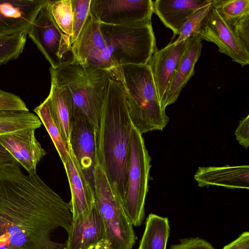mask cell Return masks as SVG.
<instances>
[{
	"label": "cell",
	"mask_w": 249,
	"mask_h": 249,
	"mask_svg": "<svg viewBox=\"0 0 249 249\" xmlns=\"http://www.w3.org/2000/svg\"><path fill=\"white\" fill-rule=\"evenodd\" d=\"M72 222L70 203L36 172L24 174L16 160L0 164V249H58L51 233H68Z\"/></svg>",
	"instance_id": "1"
},
{
	"label": "cell",
	"mask_w": 249,
	"mask_h": 249,
	"mask_svg": "<svg viewBox=\"0 0 249 249\" xmlns=\"http://www.w3.org/2000/svg\"><path fill=\"white\" fill-rule=\"evenodd\" d=\"M133 126L123 85L117 74L112 71L96 129V163L105 172L113 191L122 202L127 187Z\"/></svg>",
	"instance_id": "2"
},
{
	"label": "cell",
	"mask_w": 249,
	"mask_h": 249,
	"mask_svg": "<svg viewBox=\"0 0 249 249\" xmlns=\"http://www.w3.org/2000/svg\"><path fill=\"white\" fill-rule=\"evenodd\" d=\"M50 71L51 79L63 87L69 95L72 118L83 115L96 129L112 71L86 66L75 61L55 69L51 67Z\"/></svg>",
	"instance_id": "3"
},
{
	"label": "cell",
	"mask_w": 249,
	"mask_h": 249,
	"mask_svg": "<svg viewBox=\"0 0 249 249\" xmlns=\"http://www.w3.org/2000/svg\"><path fill=\"white\" fill-rule=\"evenodd\" d=\"M130 120L142 134L162 131L169 118L161 106L151 71L146 65H126L118 67Z\"/></svg>",
	"instance_id": "4"
},
{
	"label": "cell",
	"mask_w": 249,
	"mask_h": 249,
	"mask_svg": "<svg viewBox=\"0 0 249 249\" xmlns=\"http://www.w3.org/2000/svg\"><path fill=\"white\" fill-rule=\"evenodd\" d=\"M106 45L104 69L110 71L126 65H146L157 50L151 22L113 25L100 22Z\"/></svg>",
	"instance_id": "5"
},
{
	"label": "cell",
	"mask_w": 249,
	"mask_h": 249,
	"mask_svg": "<svg viewBox=\"0 0 249 249\" xmlns=\"http://www.w3.org/2000/svg\"><path fill=\"white\" fill-rule=\"evenodd\" d=\"M94 205L103 221L106 240L110 249H132L135 243L133 225L122 202L114 192L107 177L96 163L93 172Z\"/></svg>",
	"instance_id": "6"
},
{
	"label": "cell",
	"mask_w": 249,
	"mask_h": 249,
	"mask_svg": "<svg viewBox=\"0 0 249 249\" xmlns=\"http://www.w3.org/2000/svg\"><path fill=\"white\" fill-rule=\"evenodd\" d=\"M151 161L142 134L133 126L128 161L127 187L122 202L133 226H140L144 218L145 200L150 178Z\"/></svg>",
	"instance_id": "7"
},
{
	"label": "cell",
	"mask_w": 249,
	"mask_h": 249,
	"mask_svg": "<svg viewBox=\"0 0 249 249\" xmlns=\"http://www.w3.org/2000/svg\"><path fill=\"white\" fill-rule=\"evenodd\" d=\"M50 0L42 6L27 35L53 69L74 61L71 38L58 27L51 13Z\"/></svg>",
	"instance_id": "8"
},
{
	"label": "cell",
	"mask_w": 249,
	"mask_h": 249,
	"mask_svg": "<svg viewBox=\"0 0 249 249\" xmlns=\"http://www.w3.org/2000/svg\"><path fill=\"white\" fill-rule=\"evenodd\" d=\"M151 0H90L89 13L99 22L113 25L151 22Z\"/></svg>",
	"instance_id": "9"
},
{
	"label": "cell",
	"mask_w": 249,
	"mask_h": 249,
	"mask_svg": "<svg viewBox=\"0 0 249 249\" xmlns=\"http://www.w3.org/2000/svg\"><path fill=\"white\" fill-rule=\"evenodd\" d=\"M197 36L216 44L232 61L243 67L249 64V51L213 6L202 20Z\"/></svg>",
	"instance_id": "10"
},
{
	"label": "cell",
	"mask_w": 249,
	"mask_h": 249,
	"mask_svg": "<svg viewBox=\"0 0 249 249\" xmlns=\"http://www.w3.org/2000/svg\"><path fill=\"white\" fill-rule=\"evenodd\" d=\"M69 146L94 188L93 172L96 164V128L83 115L72 118Z\"/></svg>",
	"instance_id": "11"
},
{
	"label": "cell",
	"mask_w": 249,
	"mask_h": 249,
	"mask_svg": "<svg viewBox=\"0 0 249 249\" xmlns=\"http://www.w3.org/2000/svg\"><path fill=\"white\" fill-rule=\"evenodd\" d=\"M106 49L100 22L89 12L76 40L71 44L74 61L86 66L104 69L102 56Z\"/></svg>",
	"instance_id": "12"
},
{
	"label": "cell",
	"mask_w": 249,
	"mask_h": 249,
	"mask_svg": "<svg viewBox=\"0 0 249 249\" xmlns=\"http://www.w3.org/2000/svg\"><path fill=\"white\" fill-rule=\"evenodd\" d=\"M48 0H0V35L28 32Z\"/></svg>",
	"instance_id": "13"
},
{
	"label": "cell",
	"mask_w": 249,
	"mask_h": 249,
	"mask_svg": "<svg viewBox=\"0 0 249 249\" xmlns=\"http://www.w3.org/2000/svg\"><path fill=\"white\" fill-rule=\"evenodd\" d=\"M36 129L26 128L0 135V143L28 173L36 172L37 165L46 154L36 138Z\"/></svg>",
	"instance_id": "14"
},
{
	"label": "cell",
	"mask_w": 249,
	"mask_h": 249,
	"mask_svg": "<svg viewBox=\"0 0 249 249\" xmlns=\"http://www.w3.org/2000/svg\"><path fill=\"white\" fill-rule=\"evenodd\" d=\"M64 249H92L106 239L103 221L94 206L72 220Z\"/></svg>",
	"instance_id": "15"
},
{
	"label": "cell",
	"mask_w": 249,
	"mask_h": 249,
	"mask_svg": "<svg viewBox=\"0 0 249 249\" xmlns=\"http://www.w3.org/2000/svg\"><path fill=\"white\" fill-rule=\"evenodd\" d=\"M67 159L63 162L70 184L71 200L69 202L72 220L94 206V188L82 170L73 153L69 146Z\"/></svg>",
	"instance_id": "16"
},
{
	"label": "cell",
	"mask_w": 249,
	"mask_h": 249,
	"mask_svg": "<svg viewBox=\"0 0 249 249\" xmlns=\"http://www.w3.org/2000/svg\"><path fill=\"white\" fill-rule=\"evenodd\" d=\"M188 42V39L176 45L169 43L164 48L157 49L147 63L160 104Z\"/></svg>",
	"instance_id": "17"
},
{
	"label": "cell",
	"mask_w": 249,
	"mask_h": 249,
	"mask_svg": "<svg viewBox=\"0 0 249 249\" xmlns=\"http://www.w3.org/2000/svg\"><path fill=\"white\" fill-rule=\"evenodd\" d=\"M202 39L198 36L188 38L186 48L170 79L161 105L166 107L174 103L183 88L195 73V65L202 48Z\"/></svg>",
	"instance_id": "18"
},
{
	"label": "cell",
	"mask_w": 249,
	"mask_h": 249,
	"mask_svg": "<svg viewBox=\"0 0 249 249\" xmlns=\"http://www.w3.org/2000/svg\"><path fill=\"white\" fill-rule=\"evenodd\" d=\"M194 179L199 187L223 186L229 188H249V166L198 167Z\"/></svg>",
	"instance_id": "19"
},
{
	"label": "cell",
	"mask_w": 249,
	"mask_h": 249,
	"mask_svg": "<svg viewBox=\"0 0 249 249\" xmlns=\"http://www.w3.org/2000/svg\"><path fill=\"white\" fill-rule=\"evenodd\" d=\"M213 1L156 0L153 1V13L158 16L166 27L172 31V41L179 34L182 26L190 16L198 9L212 3Z\"/></svg>",
	"instance_id": "20"
},
{
	"label": "cell",
	"mask_w": 249,
	"mask_h": 249,
	"mask_svg": "<svg viewBox=\"0 0 249 249\" xmlns=\"http://www.w3.org/2000/svg\"><path fill=\"white\" fill-rule=\"evenodd\" d=\"M47 99L69 146L72 122L71 105L69 95L63 87L51 79L50 91Z\"/></svg>",
	"instance_id": "21"
},
{
	"label": "cell",
	"mask_w": 249,
	"mask_h": 249,
	"mask_svg": "<svg viewBox=\"0 0 249 249\" xmlns=\"http://www.w3.org/2000/svg\"><path fill=\"white\" fill-rule=\"evenodd\" d=\"M169 231L167 218L149 214L138 249H166Z\"/></svg>",
	"instance_id": "22"
},
{
	"label": "cell",
	"mask_w": 249,
	"mask_h": 249,
	"mask_svg": "<svg viewBox=\"0 0 249 249\" xmlns=\"http://www.w3.org/2000/svg\"><path fill=\"white\" fill-rule=\"evenodd\" d=\"M34 111L46 128L62 162H65L69 153L68 144L63 138L47 99Z\"/></svg>",
	"instance_id": "23"
},
{
	"label": "cell",
	"mask_w": 249,
	"mask_h": 249,
	"mask_svg": "<svg viewBox=\"0 0 249 249\" xmlns=\"http://www.w3.org/2000/svg\"><path fill=\"white\" fill-rule=\"evenodd\" d=\"M38 116L29 110H0V135L41 126Z\"/></svg>",
	"instance_id": "24"
},
{
	"label": "cell",
	"mask_w": 249,
	"mask_h": 249,
	"mask_svg": "<svg viewBox=\"0 0 249 249\" xmlns=\"http://www.w3.org/2000/svg\"><path fill=\"white\" fill-rule=\"evenodd\" d=\"M213 7L228 25L249 15V0H213Z\"/></svg>",
	"instance_id": "25"
},
{
	"label": "cell",
	"mask_w": 249,
	"mask_h": 249,
	"mask_svg": "<svg viewBox=\"0 0 249 249\" xmlns=\"http://www.w3.org/2000/svg\"><path fill=\"white\" fill-rule=\"evenodd\" d=\"M27 33L0 35V65L17 59L22 53Z\"/></svg>",
	"instance_id": "26"
},
{
	"label": "cell",
	"mask_w": 249,
	"mask_h": 249,
	"mask_svg": "<svg viewBox=\"0 0 249 249\" xmlns=\"http://www.w3.org/2000/svg\"><path fill=\"white\" fill-rule=\"evenodd\" d=\"M50 6L56 24L65 35L71 38L73 26L71 0H50Z\"/></svg>",
	"instance_id": "27"
},
{
	"label": "cell",
	"mask_w": 249,
	"mask_h": 249,
	"mask_svg": "<svg viewBox=\"0 0 249 249\" xmlns=\"http://www.w3.org/2000/svg\"><path fill=\"white\" fill-rule=\"evenodd\" d=\"M212 3L202 7L190 16L182 26L178 37L172 42L175 45L185 41L190 37L197 36L201 23L213 6Z\"/></svg>",
	"instance_id": "28"
},
{
	"label": "cell",
	"mask_w": 249,
	"mask_h": 249,
	"mask_svg": "<svg viewBox=\"0 0 249 249\" xmlns=\"http://www.w3.org/2000/svg\"><path fill=\"white\" fill-rule=\"evenodd\" d=\"M73 14V26L71 43L76 39L89 12L90 0H71Z\"/></svg>",
	"instance_id": "29"
},
{
	"label": "cell",
	"mask_w": 249,
	"mask_h": 249,
	"mask_svg": "<svg viewBox=\"0 0 249 249\" xmlns=\"http://www.w3.org/2000/svg\"><path fill=\"white\" fill-rule=\"evenodd\" d=\"M29 110L20 97L0 89V110Z\"/></svg>",
	"instance_id": "30"
},
{
	"label": "cell",
	"mask_w": 249,
	"mask_h": 249,
	"mask_svg": "<svg viewBox=\"0 0 249 249\" xmlns=\"http://www.w3.org/2000/svg\"><path fill=\"white\" fill-rule=\"evenodd\" d=\"M180 244L170 246V249H214L207 241L199 238L180 239Z\"/></svg>",
	"instance_id": "31"
},
{
	"label": "cell",
	"mask_w": 249,
	"mask_h": 249,
	"mask_svg": "<svg viewBox=\"0 0 249 249\" xmlns=\"http://www.w3.org/2000/svg\"><path fill=\"white\" fill-rule=\"evenodd\" d=\"M239 143L246 149L249 146V115L240 121L235 132Z\"/></svg>",
	"instance_id": "32"
},
{
	"label": "cell",
	"mask_w": 249,
	"mask_h": 249,
	"mask_svg": "<svg viewBox=\"0 0 249 249\" xmlns=\"http://www.w3.org/2000/svg\"><path fill=\"white\" fill-rule=\"evenodd\" d=\"M223 249H249V232H243L236 240L225 246Z\"/></svg>",
	"instance_id": "33"
},
{
	"label": "cell",
	"mask_w": 249,
	"mask_h": 249,
	"mask_svg": "<svg viewBox=\"0 0 249 249\" xmlns=\"http://www.w3.org/2000/svg\"><path fill=\"white\" fill-rule=\"evenodd\" d=\"M10 153L0 143V164L15 160Z\"/></svg>",
	"instance_id": "34"
},
{
	"label": "cell",
	"mask_w": 249,
	"mask_h": 249,
	"mask_svg": "<svg viewBox=\"0 0 249 249\" xmlns=\"http://www.w3.org/2000/svg\"><path fill=\"white\" fill-rule=\"evenodd\" d=\"M92 249H110L108 242L105 239L100 242Z\"/></svg>",
	"instance_id": "35"
},
{
	"label": "cell",
	"mask_w": 249,
	"mask_h": 249,
	"mask_svg": "<svg viewBox=\"0 0 249 249\" xmlns=\"http://www.w3.org/2000/svg\"><path fill=\"white\" fill-rule=\"evenodd\" d=\"M49 249V248H44V249Z\"/></svg>",
	"instance_id": "36"
}]
</instances>
